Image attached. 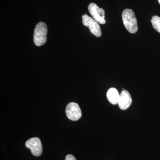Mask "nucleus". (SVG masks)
<instances>
[{
  "label": "nucleus",
  "instance_id": "11",
  "mask_svg": "<svg viewBox=\"0 0 160 160\" xmlns=\"http://www.w3.org/2000/svg\"><path fill=\"white\" fill-rule=\"evenodd\" d=\"M158 1L159 2L160 4V0H158Z\"/></svg>",
  "mask_w": 160,
  "mask_h": 160
},
{
  "label": "nucleus",
  "instance_id": "10",
  "mask_svg": "<svg viewBox=\"0 0 160 160\" xmlns=\"http://www.w3.org/2000/svg\"><path fill=\"white\" fill-rule=\"evenodd\" d=\"M65 160H76V159L72 155L68 154L66 156Z\"/></svg>",
  "mask_w": 160,
  "mask_h": 160
},
{
  "label": "nucleus",
  "instance_id": "5",
  "mask_svg": "<svg viewBox=\"0 0 160 160\" xmlns=\"http://www.w3.org/2000/svg\"><path fill=\"white\" fill-rule=\"evenodd\" d=\"M25 145L26 148L30 149L32 153L34 156H40L42 154V146L39 138H31L26 141Z\"/></svg>",
  "mask_w": 160,
  "mask_h": 160
},
{
  "label": "nucleus",
  "instance_id": "7",
  "mask_svg": "<svg viewBox=\"0 0 160 160\" xmlns=\"http://www.w3.org/2000/svg\"><path fill=\"white\" fill-rule=\"evenodd\" d=\"M132 102V100L129 91L123 89L120 94L119 99L118 103L120 109L126 110L131 106Z\"/></svg>",
  "mask_w": 160,
  "mask_h": 160
},
{
  "label": "nucleus",
  "instance_id": "3",
  "mask_svg": "<svg viewBox=\"0 0 160 160\" xmlns=\"http://www.w3.org/2000/svg\"><path fill=\"white\" fill-rule=\"evenodd\" d=\"M82 24L84 26L88 27L90 32L97 37L99 38L102 36V32L99 23L97 22L92 18L85 14L82 16Z\"/></svg>",
  "mask_w": 160,
  "mask_h": 160
},
{
  "label": "nucleus",
  "instance_id": "2",
  "mask_svg": "<svg viewBox=\"0 0 160 160\" xmlns=\"http://www.w3.org/2000/svg\"><path fill=\"white\" fill-rule=\"evenodd\" d=\"M48 29L45 23L40 22L36 26L33 35V41L37 46H40L45 44L47 40Z\"/></svg>",
  "mask_w": 160,
  "mask_h": 160
},
{
  "label": "nucleus",
  "instance_id": "6",
  "mask_svg": "<svg viewBox=\"0 0 160 160\" xmlns=\"http://www.w3.org/2000/svg\"><path fill=\"white\" fill-rule=\"evenodd\" d=\"M66 112L67 117L72 121H77L82 117V111L79 106L76 103H69L66 106Z\"/></svg>",
  "mask_w": 160,
  "mask_h": 160
},
{
  "label": "nucleus",
  "instance_id": "1",
  "mask_svg": "<svg viewBox=\"0 0 160 160\" xmlns=\"http://www.w3.org/2000/svg\"><path fill=\"white\" fill-rule=\"evenodd\" d=\"M122 18L125 28L129 32L135 33L138 31L137 20L132 9H125L122 13Z\"/></svg>",
  "mask_w": 160,
  "mask_h": 160
},
{
  "label": "nucleus",
  "instance_id": "4",
  "mask_svg": "<svg viewBox=\"0 0 160 160\" xmlns=\"http://www.w3.org/2000/svg\"><path fill=\"white\" fill-rule=\"evenodd\" d=\"M88 10L91 16L100 24L104 25L106 23L105 12L94 3H91L88 6Z\"/></svg>",
  "mask_w": 160,
  "mask_h": 160
},
{
  "label": "nucleus",
  "instance_id": "9",
  "mask_svg": "<svg viewBox=\"0 0 160 160\" xmlns=\"http://www.w3.org/2000/svg\"><path fill=\"white\" fill-rule=\"evenodd\" d=\"M151 23L153 28L160 33V18L158 16L152 17Z\"/></svg>",
  "mask_w": 160,
  "mask_h": 160
},
{
  "label": "nucleus",
  "instance_id": "8",
  "mask_svg": "<svg viewBox=\"0 0 160 160\" xmlns=\"http://www.w3.org/2000/svg\"><path fill=\"white\" fill-rule=\"evenodd\" d=\"M106 96L108 101L112 105H116L118 103L120 94L116 88H110L107 91Z\"/></svg>",
  "mask_w": 160,
  "mask_h": 160
}]
</instances>
